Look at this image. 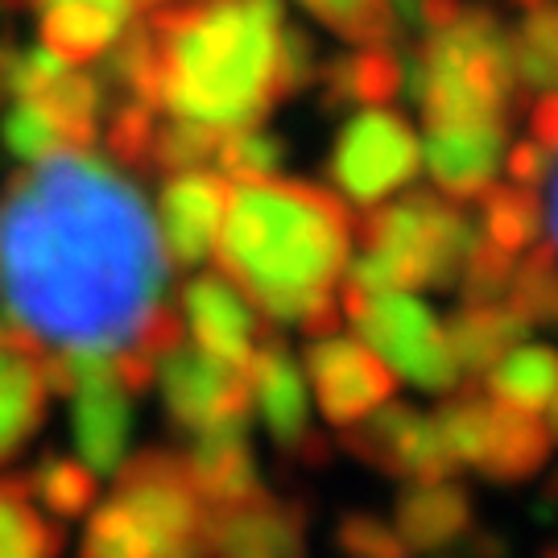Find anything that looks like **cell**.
I'll use <instances>...</instances> for the list:
<instances>
[{
    "instance_id": "74e56055",
    "label": "cell",
    "mask_w": 558,
    "mask_h": 558,
    "mask_svg": "<svg viewBox=\"0 0 558 558\" xmlns=\"http://www.w3.org/2000/svg\"><path fill=\"white\" fill-rule=\"evenodd\" d=\"M500 166H505L509 182L538 191L542 182H550V174H555V154H550V149H542L534 137H518V141H509V145H505Z\"/></svg>"
},
{
    "instance_id": "ac0fdd59",
    "label": "cell",
    "mask_w": 558,
    "mask_h": 558,
    "mask_svg": "<svg viewBox=\"0 0 558 558\" xmlns=\"http://www.w3.org/2000/svg\"><path fill=\"white\" fill-rule=\"evenodd\" d=\"M182 459H186V472L195 480L199 497L207 500V509L236 505L265 488L257 476L253 447H248V422H220V426L186 435Z\"/></svg>"
},
{
    "instance_id": "ffe728a7",
    "label": "cell",
    "mask_w": 558,
    "mask_h": 558,
    "mask_svg": "<svg viewBox=\"0 0 558 558\" xmlns=\"http://www.w3.org/2000/svg\"><path fill=\"white\" fill-rule=\"evenodd\" d=\"M323 108L343 112V108H385L401 96L405 87V62L398 46H356L319 66Z\"/></svg>"
},
{
    "instance_id": "f546056e",
    "label": "cell",
    "mask_w": 558,
    "mask_h": 558,
    "mask_svg": "<svg viewBox=\"0 0 558 558\" xmlns=\"http://www.w3.org/2000/svg\"><path fill=\"white\" fill-rule=\"evenodd\" d=\"M311 17H319L336 38L352 46H398L401 29L389 0H299Z\"/></svg>"
},
{
    "instance_id": "4fadbf2b",
    "label": "cell",
    "mask_w": 558,
    "mask_h": 558,
    "mask_svg": "<svg viewBox=\"0 0 558 558\" xmlns=\"http://www.w3.org/2000/svg\"><path fill=\"white\" fill-rule=\"evenodd\" d=\"M306 555V505L274 497L260 488L257 497L207 509L199 555L195 558H302Z\"/></svg>"
},
{
    "instance_id": "1f68e13d",
    "label": "cell",
    "mask_w": 558,
    "mask_h": 558,
    "mask_svg": "<svg viewBox=\"0 0 558 558\" xmlns=\"http://www.w3.org/2000/svg\"><path fill=\"white\" fill-rule=\"evenodd\" d=\"M158 129V108L137 96H108L104 104V145L120 170H145L149 166V141Z\"/></svg>"
},
{
    "instance_id": "f35d334b",
    "label": "cell",
    "mask_w": 558,
    "mask_h": 558,
    "mask_svg": "<svg viewBox=\"0 0 558 558\" xmlns=\"http://www.w3.org/2000/svg\"><path fill=\"white\" fill-rule=\"evenodd\" d=\"M530 137L542 149L558 154V92H538V100L530 108Z\"/></svg>"
},
{
    "instance_id": "8992f818",
    "label": "cell",
    "mask_w": 558,
    "mask_h": 558,
    "mask_svg": "<svg viewBox=\"0 0 558 558\" xmlns=\"http://www.w3.org/2000/svg\"><path fill=\"white\" fill-rule=\"evenodd\" d=\"M339 315L356 327L364 343L377 352L398 377L418 385L426 393L456 389L459 368L451 343L435 311L410 290L385 294H339Z\"/></svg>"
},
{
    "instance_id": "5b68a950",
    "label": "cell",
    "mask_w": 558,
    "mask_h": 558,
    "mask_svg": "<svg viewBox=\"0 0 558 558\" xmlns=\"http://www.w3.org/2000/svg\"><path fill=\"white\" fill-rule=\"evenodd\" d=\"M410 96L426 124L447 120H509L525 108L509 59V29L484 4H463L447 29L410 46Z\"/></svg>"
},
{
    "instance_id": "83f0119b",
    "label": "cell",
    "mask_w": 558,
    "mask_h": 558,
    "mask_svg": "<svg viewBox=\"0 0 558 558\" xmlns=\"http://www.w3.org/2000/svg\"><path fill=\"white\" fill-rule=\"evenodd\" d=\"M62 525L41 518L25 480L0 476V558H59Z\"/></svg>"
},
{
    "instance_id": "5bb4252c",
    "label": "cell",
    "mask_w": 558,
    "mask_h": 558,
    "mask_svg": "<svg viewBox=\"0 0 558 558\" xmlns=\"http://www.w3.org/2000/svg\"><path fill=\"white\" fill-rule=\"evenodd\" d=\"M232 182L216 170H182L166 174L158 191V240L161 253L179 269H199L211 260L216 236H220L223 207H228Z\"/></svg>"
},
{
    "instance_id": "7bdbcfd3",
    "label": "cell",
    "mask_w": 558,
    "mask_h": 558,
    "mask_svg": "<svg viewBox=\"0 0 558 558\" xmlns=\"http://www.w3.org/2000/svg\"><path fill=\"white\" fill-rule=\"evenodd\" d=\"M546 558H558V550H550V555H546Z\"/></svg>"
},
{
    "instance_id": "7a4b0ae2",
    "label": "cell",
    "mask_w": 558,
    "mask_h": 558,
    "mask_svg": "<svg viewBox=\"0 0 558 558\" xmlns=\"http://www.w3.org/2000/svg\"><path fill=\"white\" fill-rule=\"evenodd\" d=\"M352 216L336 191L306 179L232 182L211 257L274 327L339 331V278Z\"/></svg>"
},
{
    "instance_id": "8fae6325",
    "label": "cell",
    "mask_w": 558,
    "mask_h": 558,
    "mask_svg": "<svg viewBox=\"0 0 558 558\" xmlns=\"http://www.w3.org/2000/svg\"><path fill=\"white\" fill-rule=\"evenodd\" d=\"M302 377L311 380L323 418L339 430L368 418L385 401H393L401 380L364 339L339 336V331L311 336L302 352Z\"/></svg>"
},
{
    "instance_id": "4316f807",
    "label": "cell",
    "mask_w": 558,
    "mask_h": 558,
    "mask_svg": "<svg viewBox=\"0 0 558 558\" xmlns=\"http://www.w3.org/2000/svg\"><path fill=\"white\" fill-rule=\"evenodd\" d=\"M509 59L525 100L538 92H558V0L525 9L518 29H509Z\"/></svg>"
},
{
    "instance_id": "44dd1931",
    "label": "cell",
    "mask_w": 558,
    "mask_h": 558,
    "mask_svg": "<svg viewBox=\"0 0 558 558\" xmlns=\"http://www.w3.org/2000/svg\"><path fill=\"white\" fill-rule=\"evenodd\" d=\"M550 430L538 414L530 410H513L505 401L493 398L488 410V430H484V447H480L476 472L497 484H521L534 480L550 459Z\"/></svg>"
},
{
    "instance_id": "d4e9b609",
    "label": "cell",
    "mask_w": 558,
    "mask_h": 558,
    "mask_svg": "<svg viewBox=\"0 0 558 558\" xmlns=\"http://www.w3.org/2000/svg\"><path fill=\"white\" fill-rule=\"evenodd\" d=\"M480 389L513 410L538 414L558 401V348L550 343H518L484 373Z\"/></svg>"
},
{
    "instance_id": "4dcf8cb0",
    "label": "cell",
    "mask_w": 558,
    "mask_h": 558,
    "mask_svg": "<svg viewBox=\"0 0 558 558\" xmlns=\"http://www.w3.org/2000/svg\"><path fill=\"white\" fill-rule=\"evenodd\" d=\"M228 129L216 124H199V120H166L154 129L149 141V166L145 170H161V174H182V170H207L216 161V149Z\"/></svg>"
},
{
    "instance_id": "603a6c76",
    "label": "cell",
    "mask_w": 558,
    "mask_h": 558,
    "mask_svg": "<svg viewBox=\"0 0 558 558\" xmlns=\"http://www.w3.org/2000/svg\"><path fill=\"white\" fill-rule=\"evenodd\" d=\"M38 104L46 120L54 124L62 149H75V154H87L96 141H100V117L104 104H108V92L96 75L87 71H75V66H62L54 80L41 87L38 96H29Z\"/></svg>"
},
{
    "instance_id": "b9f144b4",
    "label": "cell",
    "mask_w": 558,
    "mask_h": 558,
    "mask_svg": "<svg viewBox=\"0 0 558 558\" xmlns=\"http://www.w3.org/2000/svg\"><path fill=\"white\" fill-rule=\"evenodd\" d=\"M129 4H137L145 13H154V9H166V4H174V0H129Z\"/></svg>"
},
{
    "instance_id": "f1b7e54d",
    "label": "cell",
    "mask_w": 558,
    "mask_h": 558,
    "mask_svg": "<svg viewBox=\"0 0 558 558\" xmlns=\"http://www.w3.org/2000/svg\"><path fill=\"white\" fill-rule=\"evenodd\" d=\"M25 488L34 505H41L50 518H87V509L100 500V476L71 456L38 459L34 472H25Z\"/></svg>"
},
{
    "instance_id": "30bf717a",
    "label": "cell",
    "mask_w": 558,
    "mask_h": 558,
    "mask_svg": "<svg viewBox=\"0 0 558 558\" xmlns=\"http://www.w3.org/2000/svg\"><path fill=\"white\" fill-rule=\"evenodd\" d=\"M248 380H253V410L265 422L278 456L290 468H323L331 459V447H327V435L311 426L306 377H302L299 360L290 352V343L278 336L274 323L257 339Z\"/></svg>"
},
{
    "instance_id": "cb8c5ba5",
    "label": "cell",
    "mask_w": 558,
    "mask_h": 558,
    "mask_svg": "<svg viewBox=\"0 0 558 558\" xmlns=\"http://www.w3.org/2000/svg\"><path fill=\"white\" fill-rule=\"evenodd\" d=\"M129 21L112 17L92 0H50L38 13L41 50L62 62H96Z\"/></svg>"
},
{
    "instance_id": "e0dca14e",
    "label": "cell",
    "mask_w": 558,
    "mask_h": 558,
    "mask_svg": "<svg viewBox=\"0 0 558 558\" xmlns=\"http://www.w3.org/2000/svg\"><path fill=\"white\" fill-rule=\"evenodd\" d=\"M46 348L17 323L0 336V468H9L34 442L46 422Z\"/></svg>"
},
{
    "instance_id": "60d3db41",
    "label": "cell",
    "mask_w": 558,
    "mask_h": 558,
    "mask_svg": "<svg viewBox=\"0 0 558 558\" xmlns=\"http://www.w3.org/2000/svg\"><path fill=\"white\" fill-rule=\"evenodd\" d=\"M550 179H555V191H550V232H555V240L550 244L558 248V174H550Z\"/></svg>"
},
{
    "instance_id": "ab89813d",
    "label": "cell",
    "mask_w": 558,
    "mask_h": 558,
    "mask_svg": "<svg viewBox=\"0 0 558 558\" xmlns=\"http://www.w3.org/2000/svg\"><path fill=\"white\" fill-rule=\"evenodd\" d=\"M542 422H546V430H550V442L558 447V401H555V405H546V410H542Z\"/></svg>"
},
{
    "instance_id": "e575fe53",
    "label": "cell",
    "mask_w": 558,
    "mask_h": 558,
    "mask_svg": "<svg viewBox=\"0 0 558 558\" xmlns=\"http://www.w3.org/2000/svg\"><path fill=\"white\" fill-rule=\"evenodd\" d=\"M0 145L21 166L50 158V154H66L59 133H54V124L46 120V112L34 100H13L4 108V117H0Z\"/></svg>"
},
{
    "instance_id": "6da1fadb",
    "label": "cell",
    "mask_w": 558,
    "mask_h": 558,
    "mask_svg": "<svg viewBox=\"0 0 558 558\" xmlns=\"http://www.w3.org/2000/svg\"><path fill=\"white\" fill-rule=\"evenodd\" d=\"M170 260L133 182L50 154L0 186V311L59 348L120 352L158 315Z\"/></svg>"
},
{
    "instance_id": "d6a6232c",
    "label": "cell",
    "mask_w": 558,
    "mask_h": 558,
    "mask_svg": "<svg viewBox=\"0 0 558 558\" xmlns=\"http://www.w3.org/2000/svg\"><path fill=\"white\" fill-rule=\"evenodd\" d=\"M286 161V145L281 137L265 133L260 124H248V129H228L216 149V166L228 182H260L274 179Z\"/></svg>"
},
{
    "instance_id": "7402d4cb",
    "label": "cell",
    "mask_w": 558,
    "mask_h": 558,
    "mask_svg": "<svg viewBox=\"0 0 558 558\" xmlns=\"http://www.w3.org/2000/svg\"><path fill=\"white\" fill-rule=\"evenodd\" d=\"M442 331H447V343H451L459 377L480 385L484 373L509 348H518L521 339L530 336V323L521 319L509 302H459Z\"/></svg>"
},
{
    "instance_id": "3957f363",
    "label": "cell",
    "mask_w": 558,
    "mask_h": 558,
    "mask_svg": "<svg viewBox=\"0 0 558 558\" xmlns=\"http://www.w3.org/2000/svg\"><path fill=\"white\" fill-rule=\"evenodd\" d=\"M158 112L216 129L260 124L281 104V0H174L145 13Z\"/></svg>"
},
{
    "instance_id": "9c48e42d",
    "label": "cell",
    "mask_w": 558,
    "mask_h": 558,
    "mask_svg": "<svg viewBox=\"0 0 558 558\" xmlns=\"http://www.w3.org/2000/svg\"><path fill=\"white\" fill-rule=\"evenodd\" d=\"M166 418L174 430L195 435L220 422H253V380L248 368L199 352L191 339H179L154 368Z\"/></svg>"
},
{
    "instance_id": "d590c367",
    "label": "cell",
    "mask_w": 558,
    "mask_h": 558,
    "mask_svg": "<svg viewBox=\"0 0 558 558\" xmlns=\"http://www.w3.org/2000/svg\"><path fill=\"white\" fill-rule=\"evenodd\" d=\"M336 546L343 558H405V542L377 513H343L336 525Z\"/></svg>"
},
{
    "instance_id": "2e32d148",
    "label": "cell",
    "mask_w": 558,
    "mask_h": 558,
    "mask_svg": "<svg viewBox=\"0 0 558 558\" xmlns=\"http://www.w3.org/2000/svg\"><path fill=\"white\" fill-rule=\"evenodd\" d=\"M505 145H509V120H447V124H426L422 161L439 195L472 203L497 182Z\"/></svg>"
},
{
    "instance_id": "484cf974",
    "label": "cell",
    "mask_w": 558,
    "mask_h": 558,
    "mask_svg": "<svg viewBox=\"0 0 558 558\" xmlns=\"http://www.w3.org/2000/svg\"><path fill=\"white\" fill-rule=\"evenodd\" d=\"M476 203H480L476 232L493 248H500L505 257H521V253H530L542 240L546 207H542L538 191L518 186V182H500V186L493 182Z\"/></svg>"
},
{
    "instance_id": "8d00e7d4",
    "label": "cell",
    "mask_w": 558,
    "mask_h": 558,
    "mask_svg": "<svg viewBox=\"0 0 558 558\" xmlns=\"http://www.w3.org/2000/svg\"><path fill=\"white\" fill-rule=\"evenodd\" d=\"M315 80H319V50H315V41L302 25L286 21L278 38V96L294 100Z\"/></svg>"
},
{
    "instance_id": "ba28073f",
    "label": "cell",
    "mask_w": 558,
    "mask_h": 558,
    "mask_svg": "<svg viewBox=\"0 0 558 558\" xmlns=\"http://www.w3.org/2000/svg\"><path fill=\"white\" fill-rule=\"evenodd\" d=\"M422 166L414 124L398 108H364L339 129L327 154V179L356 207H377L401 186H410Z\"/></svg>"
},
{
    "instance_id": "836d02e7",
    "label": "cell",
    "mask_w": 558,
    "mask_h": 558,
    "mask_svg": "<svg viewBox=\"0 0 558 558\" xmlns=\"http://www.w3.org/2000/svg\"><path fill=\"white\" fill-rule=\"evenodd\" d=\"M83 558H161V555L154 550V542L137 530V521L108 497L87 509Z\"/></svg>"
},
{
    "instance_id": "7c38bea8",
    "label": "cell",
    "mask_w": 558,
    "mask_h": 558,
    "mask_svg": "<svg viewBox=\"0 0 558 558\" xmlns=\"http://www.w3.org/2000/svg\"><path fill=\"white\" fill-rule=\"evenodd\" d=\"M343 451L360 463L398 480H447L456 476V459L447 456L435 418L418 414L405 401H385L368 418L343 426Z\"/></svg>"
},
{
    "instance_id": "d6986e66",
    "label": "cell",
    "mask_w": 558,
    "mask_h": 558,
    "mask_svg": "<svg viewBox=\"0 0 558 558\" xmlns=\"http://www.w3.org/2000/svg\"><path fill=\"white\" fill-rule=\"evenodd\" d=\"M393 530L405 542V550L435 555L472 534V497L456 480H414L401 488L393 509Z\"/></svg>"
},
{
    "instance_id": "52a82bcc",
    "label": "cell",
    "mask_w": 558,
    "mask_h": 558,
    "mask_svg": "<svg viewBox=\"0 0 558 558\" xmlns=\"http://www.w3.org/2000/svg\"><path fill=\"white\" fill-rule=\"evenodd\" d=\"M112 476H117L112 500L137 521V530L154 542L161 558L199 555L207 500L199 497L195 480L186 472L182 451L149 447V451L124 459Z\"/></svg>"
},
{
    "instance_id": "9a60e30c",
    "label": "cell",
    "mask_w": 558,
    "mask_h": 558,
    "mask_svg": "<svg viewBox=\"0 0 558 558\" xmlns=\"http://www.w3.org/2000/svg\"><path fill=\"white\" fill-rule=\"evenodd\" d=\"M179 319L191 343L216 360H228L236 368H253L257 339L269 323H260L253 302L240 294L232 281L216 274H195L186 278L179 294Z\"/></svg>"
},
{
    "instance_id": "277c9868",
    "label": "cell",
    "mask_w": 558,
    "mask_h": 558,
    "mask_svg": "<svg viewBox=\"0 0 558 558\" xmlns=\"http://www.w3.org/2000/svg\"><path fill=\"white\" fill-rule=\"evenodd\" d=\"M476 223L456 199L439 191H410L401 199L360 207L352 236L360 257L343 269L339 294H385V290H451L459 281Z\"/></svg>"
}]
</instances>
